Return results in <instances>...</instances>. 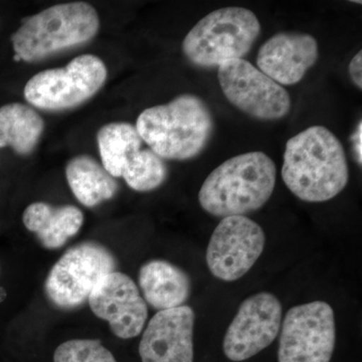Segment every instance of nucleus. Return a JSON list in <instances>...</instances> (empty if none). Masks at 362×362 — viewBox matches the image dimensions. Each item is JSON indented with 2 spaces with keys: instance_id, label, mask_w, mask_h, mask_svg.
Masks as SVG:
<instances>
[{
  "instance_id": "nucleus-1",
  "label": "nucleus",
  "mask_w": 362,
  "mask_h": 362,
  "mask_svg": "<svg viewBox=\"0 0 362 362\" xmlns=\"http://www.w3.org/2000/svg\"><path fill=\"white\" fill-rule=\"evenodd\" d=\"M282 178L298 199L324 202L337 197L349 181L341 142L324 126L307 128L286 144Z\"/></svg>"
},
{
  "instance_id": "nucleus-2",
  "label": "nucleus",
  "mask_w": 362,
  "mask_h": 362,
  "mask_svg": "<svg viewBox=\"0 0 362 362\" xmlns=\"http://www.w3.org/2000/svg\"><path fill=\"white\" fill-rule=\"evenodd\" d=\"M276 178L275 163L264 152L233 156L207 176L199 202L216 218L245 216L265 206L275 189Z\"/></svg>"
},
{
  "instance_id": "nucleus-3",
  "label": "nucleus",
  "mask_w": 362,
  "mask_h": 362,
  "mask_svg": "<svg viewBox=\"0 0 362 362\" xmlns=\"http://www.w3.org/2000/svg\"><path fill=\"white\" fill-rule=\"evenodd\" d=\"M135 127L143 141L160 158L187 160L206 149L214 122L201 98L183 94L168 104L143 111Z\"/></svg>"
},
{
  "instance_id": "nucleus-4",
  "label": "nucleus",
  "mask_w": 362,
  "mask_h": 362,
  "mask_svg": "<svg viewBox=\"0 0 362 362\" xmlns=\"http://www.w3.org/2000/svg\"><path fill=\"white\" fill-rule=\"evenodd\" d=\"M99 26L96 9L90 4H58L23 21L11 40L16 56L35 62L89 42Z\"/></svg>"
},
{
  "instance_id": "nucleus-5",
  "label": "nucleus",
  "mask_w": 362,
  "mask_h": 362,
  "mask_svg": "<svg viewBox=\"0 0 362 362\" xmlns=\"http://www.w3.org/2000/svg\"><path fill=\"white\" fill-rule=\"evenodd\" d=\"M261 33L256 14L244 7L211 11L190 30L182 42L187 58L201 68H214L244 58Z\"/></svg>"
},
{
  "instance_id": "nucleus-6",
  "label": "nucleus",
  "mask_w": 362,
  "mask_h": 362,
  "mask_svg": "<svg viewBox=\"0 0 362 362\" xmlns=\"http://www.w3.org/2000/svg\"><path fill=\"white\" fill-rule=\"evenodd\" d=\"M116 259L108 249L94 242L71 247L54 264L45 290L52 304L71 310L84 304L104 276L116 271Z\"/></svg>"
},
{
  "instance_id": "nucleus-7",
  "label": "nucleus",
  "mask_w": 362,
  "mask_h": 362,
  "mask_svg": "<svg viewBox=\"0 0 362 362\" xmlns=\"http://www.w3.org/2000/svg\"><path fill=\"white\" fill-rule=\"evenodd\" d=\"M107 69L103 62L93 54L71 59L65 68L40 71L25 87L28 103L58 111L84 103L103 87Z\"/></svg>"
},
{
  "instance_id": "nucleus-8",
  "label": "nucleus",
  "mask_w": 362,
  "mask_h": 362,
  "mask_svg": "<svg viewBox=\"0 0 362 362\" xmlns=\"http://www.w3.org/2000/svg\"><path fill=\"white\" fill-rule=\"evenodd\" d=\"M335 340L334 311L329 304L297 305L281 324L278 362H330Z\"/></svg>"
},
{
  "instance_id": "nucleus-9",
  "label": "nucleus",
  "mask_w": 362,
  "mask_h": 362,
  "mask_svg": "<svg viewBox=\"0 0 362 362\" xmlns=\"http://www.w3.org/2000/svg\"><path fill=\"white\" fill-rule=\"evenodd\" d=\"M218 78L228 101L252 118L280 120L291 110L287 90L246 59L221 64Z\"/></svg>"
},
{
  "instance_id": "nucleus-10",
  "label": "nucleus",
  "mask_w": 362,
  "mask_h": 362,
  "mask_svg": "<svg viewBox=\"0 0 362 362\" xmlns=\"http://www.w3.org/2000/svg\"><path fill=\"white\" fill-rule=\"evenodd\" d=\"M266 244L262 226L246 216H226L214 228L206 259L214 277L233 282L251 270Z\"/></svg>"
},
{
  "instance_id": "nucleus-11",
  "label": "nucleus",
  "mask_w": 362,
  "mask_h": 362,
  "mask_svg": "<svg viewBox=\"0 0 362 362\" xmlns=\"http://www.w3.org/2000/svg\"><path fill=\"white\" fill-rule=\"evenodd\" d=\"M282 315V305L272 293L247 298L223 338L226 356L232 361H244L270 346L280 332Z\"/></svg>"
},
{
  "instance_id": "nucleus-12",
  "label": "nucleus",
  "mask_w": 362,
  "mask_h": 362,
  "mask_svg": "<svg viewBox=\"0 0 362 362\" xmlns=\"http://www.w3.org/2000/svg\"><path fill=\"white\" fill-rule=\"evenodd\" d=\"M93 313L107 321L115 337H137L142 332L148 309L134 281L120 272L104 276L88 298Z\"/></svg>"
},
{
  "instance_id": "nucleus-13",
  "label": "nucleus",
  "mask_w": 362,
  "mask_h": 362,
  "mask_svg": "<svg viewBox=\"0 0 362 362\" xmlns=\"http://www.w3.org/2000/svg\"><path fill=\"white\" fill-rule=\"evenodd\" d=\"M195 314L187 305L157 312L139 343L142 362H194Z\"/></svg>"
},
{
  "instance_id": "nucleus-14",
  "label": "nucleus",
  "mask_w": 362,
  "mask_h": 362,
  "mask_svg": "<svg viewBox=\"0 0 362 362\" xmlns=\"http://www.w3.org/2000/svg\"><path fill=\"white\" fill-rule=\"evenodd\" d=\"M318 42L307 33H279L259 47L257 65L282 86L297 84L318 59Z\"/></svg>"
},
{
  "instance_id": "nucleus-15",
  "label": "nucleus",
  "mask_w": 362,
  "mask_h": 362,
  "mask_svg": "<svg viewBox=\"0 0 362 362\" xmlns=\"http://www.w3.org/2000/svg\"><path fill=\"white\" fill-rule=\"evenodd\" d=\"M138 282L143 299L156 310L183 306L189 298V276L164 259H152L140 268Z\"/></svg>"
},
{
  "instance_id": "nucleus-16",
  "label": "nucleus",
  "mask_w": 362,
  "mask_h": 362,
  "mask_svg": "<svg viewBox=\"0 0 362 362\" xmlns=\"http://www.w3.org/2000/svg\"><path fill=\"white\" fill-rule=\"evenodd\" d=\"M23 221L25 228L37 235L42 246L54 250L77 235L84 216L76 206L52 207L45 202H35L26 207Z\"/></svg>"
},
{
  "instance_id": "nucleus-17",
  "label": "nucleus",
  "mask_w": 362,
  "mask_h": 362,
  "mask_svg": "<svg viewBox=\"0 0 362 362\" xmlns=\"http://www.w3.org/2000/svg\"><path fill=\"white\" fill-rule=\"evenodd\" d=\"M66 176L74 195L87 207L111 199L118 189L113 177L89 156L71 159L66 165Z\"/></svg>"
},
{
  "instance_id": "nucleus-18",
  "label": "nucleus",
  "mask_w": 362,
  "mask_h": 362,
  "mask_svg": "<svg viewBox=\"0 0 362 362\" xmlns=\"http://www.w3.org/2000/svg\"><path fill=\"white\" fill-rule=\"evenodd\" d=\"M42 117L30 107L11 103L0 108V147L11 146L16 153H30L44 131Z\"/></svg>"
},
{
  "instance_id": "nucleus-19",
  "label": "nucleus",
  "mask_w": 362,
  "mask_h": 362,
  "mask_svg": "<svg viewBox=\"0 0 362 362\" xmlns=\"http://www.w3.org/2000/svg\"><path fill=\"white\" fill-rule=\"evenodd\" d=\"M97 140L103 168L112 177H122L128 159L141 149L143 141L129 123L107 124L98 132Z\"/></svg>"
},
{
  "instance_id": "nucleus-20",
  "label": "nucleus",
  "mask_w": 362,
  "mask_h": 362,
  "mask_svg": "<svg viewBox=\"0 0 362 362\" xmlns=\"http://www.w3.org/2000/svg\"><path fill=\"white\" fill-rule=\"evenodd\" d=\"M168 175L162 158L151 149H140L128 159L122 177L136 192H150L160 187Z\"/></svg>"
},
{
  "instance_id": "nucleus-21",
  "label": "nucleus",
  "mask_w": 362,
  "mask_h": 362,
  "mask_svg": "<svg viewBox=\"0 0 362 362\" xmlns=\"http://www.w3.org/2000/svg\"><path fill=\"white\" fill-rule=\"evenodd\" d=\"M54 362H117L110 350L94 339H73L59 345Z\"/></svg>"
},
{
  "instance_id": "nucleus-22",
  "label": "nucleus",
  "mask_w": 362,
  "mask_h": 362,
  "mask_svg": "<svg viewBox=\"0 0 362 362\" xmlns=\"http://www.w3.org/2000/svg\"><path fill=\"white\" fill-rule=\"evenodd\" d=\"M349 75L352 82L358 88L362 89V52H358L350 61L349 64Z\"/></svg>"
},
{
  "instance_id": "nucleus-23",
  "label": "nucleus",
  "mask_w": 362,
  "mask_h": 362,
  "mask_svg": "<svg viewBox=\"0 0 362 362\" xmlns=\"http://www.w3.org/2000/svg\"><path fill=\"white\" fill-rule=\"evenodd\" d=\"M362 124L361 121L356 127V132L352 135V141H354V151L356 156L357 163L361 165L362 163V150H361V136H362Z\"/></svg>"
}]
</instances>
